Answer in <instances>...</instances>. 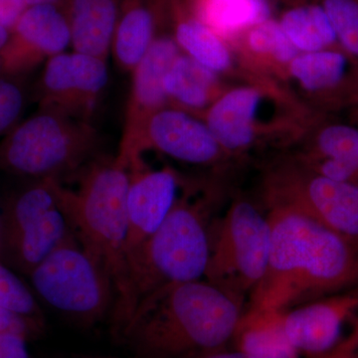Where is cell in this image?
I'll return each instance as SVG.
<instances>
[{
    "instance_id": "ab89813d",
    "label": "cell",
    "mask_w": 358,
    "mask_h": 358,
    "mask_svg": "<svg viewBox=\"0 0 358 358\" xmlns=\"http://www.w3.org/2000/svg\"><path fill=\"white\" fill-rule=\"evenodd\" d=\"M0 65H1V60H0Z\"/></svg>"
},
{
    "instance_id": "f1b7e54d",
    "label": "cell",
    "mask_w": 358,
    "mask_h": 358,
    "mask_svg": "<svg viewBox=\"0 0 358 358\" xmlns=\"http://www.w3.org/2000/svg\"><path fill=\"white\" fill-rule=\"evenodd\" d=\"M331 21L339 48L358 62V0H319Z\"/></svg>"
},
{
    "instance_id": "9a60e30c",
    "label": "cell",
    "mask_w": 358,
    "mask_h": 358,
    "mask_svg": "<svg viewBox=\"0 0 358 358\" xmlns=\"http://www.w3.org/2000/svg\"><path fill=\"white\" fill-rule=\"evenodd\" d=\"M2 50L1 64L9 72L31 69L72 46L64 8L53 4L28 6Z\"/></svg>"
},
{
    "instance_id": "2e32d148",
    "label": "cell",
    "mask_w": 358,
    "mask_h": 358,
    "mask_svg": "<svg viewBox=\"0 0 358 358\" xmlns=\"http://www.w3.org/2000/svg\"><path fill=\"white\" fill-rule=\"evenodd\" d=\"M358 310V291L333 294L282 312V327L299 353L320 357L334 350L350 315Z\"/></svg>"
},
{
    "instance_id": "4316f807",
    "label": "cell",
    "mask_w": 358,
    "mask_h": 358,
    "mask_svg": "<svg viewBox=\"0 0 358 358\" xmlns=\"http://www.w3.org/2000/svg\"><path fill=\"white\" fill-rule=\"evenodd\" d=\"M236 350L252 358H299L289 343L284 327L282 312L247 310L234 334Z\"/></svg>"
},
{
    "instance_id": "44dd1931",
    "label": "cell",
    "mask_w": 358,
    "mask_h": 358,
    "mask_svg": "<svg viewBox=\"0 0 358 358\" xmlns=\"http://www.w3.org/2000/svg\"><path fill=\"white\" fill-rule=\"evenodd\" d=\"M74 234L69 218L60 205L10 241L0 245V260L28 277L52 252Z\"/></svg>"
},
{
    "instance_id": "6da1fadb",
    "label": "cell",
    "mask_w": 358,
    "mask_h": 358,
    "mask_svg": "<svg viewBox=\"0 0 358 358\" xmlns=\"http://www.w3.org/2000/svg\"><path fill=\"white\" fill-rule=\"evenodd\" d=\"M267 270L247 310L285 312L358 287V247L312 219L270 208Z\"/></svg>"
},
{
    "instance_id": "e575fe53",
    "label": "cell",
    "mask_w": 358,
    "mask_h": 358,
    "mask_svg": "<svg viewBox=\"0 0 358 358\" xmlns=\"http://www.w3.org/2000/svg\"><path fill=\"white\" fill-rule=\"evenodd\" d=\"M200 358H252L246 353L240 352V350H233V352H227V350H219V352L210 353V355H205Z\"/></svg>"
},
{
    "instance_id": "d6986e66",
    "label": "cell",
    "mask_w": 358,
    "mask_h": 358,
    "mask_svg": "<svg viewBox=\"0 0 358 358\" xmlns=\"http://www.w3.org/2000/svg\"><path fill=\"white\" fill-rule=\"evenodd\" d=\"M167 28L182 53L223 78L236 73L240 63L232 46L197 20L183 0H169Z\"/></svg>"
},
{
    "instance_id": "30bf717a",
    "label": "cell",
    "mask_w": 358,
    "mask_h": 358,
    "mask_svg": "<svg viewBox=\"0 0 358 358\" xmlns=\"http://www.w3.org/2000/svg\"><path fill=\"white\" fill-rule=\"evenodd\" d=\"M108 60L63 52L46 61L39 84L40 106L92 122L109 81Z\"/></svg>"
},
{
    "instance_id": "5b68a950",
    "label": "cell",
    "mask_w": 358,
    "mask_h": 358,
    "mask_svg": "<svg viewBox=\"0 0 358 358\" xmlns=\"http://www.w3.org/2000/svg\"><path fill=\"white\" fill-rule=\"evenodd\" d=\"M292 95L274 80L250 77L228 87L200 117L228 157L241 155L319 119L322 113L303 110Z\"/></svg>"
},
{
    "instance_id": "7a4b0ae2",
    "label": "cell",
    "mask_w": 358,
    "mask_h": 358,
    "mask_svg": "<svg viewBox=\"0 0 358 358\" xmlns=\"http://www.w3.org/2000/svg\"><path fill=\"white\" fill-rule=\"evenodd\" d=\"M243 303L207 282H183L138 303L119 341L136 358H200L234 338Z\"/></svg>"
},
{
    "instance_id": "4dcf8cb0",
    "label": "cell",
    "mask_w": 358,
    "mask_h": 358,
    "mask_svg": "<svg viewBox=\"0 0 358 358\" xmlns=\"http://www.w3.org/2000/svg\"><path fill=\"white\" fill-rule=\"evenodd\" d=\"M45 322L26 319L15 313L0 308V334L16 333L23 334L32 341L43 334Z\"/></svg>"
},
{
    "instance_id": "f35d334b",
    "label": "cell",
    "mask_w": 358,
    "mask_h": 358,
    "mask_svg": "<svg viewBox=\"0 0 358 358\" xmlns=\"http://www.w3.org/2000/svg\"><path fill=\"white\" fill-rule=\"evenodd\" d=\"M63 358H136L133 357H113V355H72L69 357H65Z\"/></svg>"
},
{
    "instance_id": "83f0119b",
    "label": "cell",
    "mask_w": 358,
    "mask_h": 358,
    "mask_svg": "<svg viewBox=\"0 0 358 358\" xmlns=\"http://www.w3.org/2000/svg\"><path fill=\"white\" fill-rule=\"evenodd\" d=\"M0 308L26 317L45 322L44 313L33 289L0 260Z\"/></svg>"
},
{
    "instance_id": "836d02e7",
    "label": "cell",
    "mask_w": 358,
    "mask_h": 358,
    "mask_svg": "<svg viewBox=\"0 0 358 358\" xmlns=\"http://www.w3.org/2000/svg\"><path fill=\"white\" fill-rule=\"evenodd\" d=\"M327 358H358V320L352 334L341 341L331 352L324 355Z\"/></svg>"
},
{
    "instance_id": "ba28073f",
    "label": "cell",
    "mask_w": 358,
    "mask_h": 358,
    "mask_svg": "<svg viewBox=\"0 0 358 358\" xmlns=\"http://www.w3.org/2000/svg\"><path fill=\"white\" fill-rule=\"evenodd\" d=\"M270 247L268 215L250 200L238 199L217 226H211L204 280L244 305L246 294L250 296L265 275Z\"/></svg>"
},
{
    "instance_id": "e0dca14e",
    "label": "cell",
    "mask_w": 358,
    "mask_h": 358,
    "mask_svg": "<svg viewBox=\"0 0 358 358\" xmlns=\"http://www.w3.org/2000/svg\"><path fill=\"white\" fill-rule=\"evenodd\" d=\"M305 150L296 159L334 180L358 182V126L322 115L306 131Z\"/></svg>"
},
{
    "instance_id": "cb8c5ba5",
    "label": "cell",
    "mask_w": 358,
    "mask_h": 358,
    "mask_svg": "<svg viewBox=\"0 0 358 358\" xmlns=\"http://www.w3.org/2000/svg\"><path fill=\"white\" fill-rule=\"evenodd\" d=\"M274 17L300 53L339 48L319 0H275Z\"/></svg>"
},
{
    "instance_id": "d4e9b609",
    "label": "cell",
    "mask_w": 358,
    "mask_h": 358,
    "mask_svg": "<svg viewBox=\"0 0 358 358\" xmlns=\"http://www.w3.org/2000/svg\"><path fill=\"white\" fill-rule=\"evenodd\" d=\"M212 31L231 43L251 26L275 16V0H183Z\"/></svg>"
},
{
    "instance_id": "7402d4cb",
    "label": "cell",
    "mask_w": 358,
    "mask_h": 358,
    "mask_svg": "<svg viewBox=\"0 0 358 358\" xmlns=\"http://www.w3.org/2000/svg\"><path fill=\"white\" fill-rule=\"evenodd\" d=\"M121 0H66L73 51L108 60Z\"/></svg>"
},
{
    "instance_id": "484cf974",
    "label": "cell",
    "mask_w": 358,
    "mask_h": 358,
    "mask_svg": "<svg viewBox=\"0 0 358 358\" xmlns=\"http://www.w3.org/2000/svg\"><path fill=\"white\" fill-rule=\"evenodd\" d=\"M62 185L54 179L32 180L7 200L0 213V245L10 241L60 206Z\"/></svg>"
},
{
    "instance_id": "60d3db41",
    "label": "cell",
    "mask_w": 358,
    "mask_h": 358,
    "mask_svg": "<svg viewBox=\"0 0 358 358\" xmlns=\"http://www.w3.org/2000/svg\"><path fill=\"white\" fill-rule=\"evenodd\" d=\"M357 110H358V109H357ZM357 117H358V115H357Z\"/></svg>"
},
{
    "instance_id": "8d00e7d4",
    "label": "cell",
    "mask_w": 358,
    "mask_h": 358,
    "mask_svg": "<svg viewBox=\"0 0 358 358\" xmlns=\"http://www.w3.org/2000/svg\"><path fill=\"white\" fill-rule=\"evenodd\" d=\"M350 108L358 109V68L357 75H355V82H353L352 96H350Z\"/></svg>"
},
{
    "instance_id": "ffe728a7",
    "label": "cell",
    "mask_w": 358,
    "mask_h": 358,
    "mask_svg": "<svg viewBox=\"0 0 358 358\" xmlns=\"http://www.w3.org/2000/svg\"><path fill=\"white\" fill-rule=\"evenodd\" d=\"M230 45L249 76L274 81L284 80L287 67L300 53L275 17L251 26Z\"/></svg>"
},
{
    "instance_id": "ac0fdd59",
    "label": "cell",
    "mask_w": 358,
    "mask_h": 358,
    "mask_svg": "<svg viewBox=\"0 0 358 358\" xmlns=\"http://www.w3.org/2000/svg\"><path fill=\"white\" fill-rule=\"evenodd\" d=\"M169 0H121L110 55L131 74L162 29L167 27Z\"/></svg>"
},
{
    "instance_id": "8992f818",
    "label": "cell",
    "mask_w": 358,
    "mask_h": 358,
    "mask_svg": "<svg viewBox=\"0 0 358 358\" xmlns=\"http://www.w3.org/2000/svg\"><path fill=\"white\" fill-rule=\"evenodd\" d=\"M98 148L92 122L41 108L0 145V169L31 180L63 183L99 157Z\"/></svg>"
},
{
    "instance_id": "8fae6325",
    "label": "cell",
    "mask_w": 358,
    "mask_h": 358,
    "mask_svg": "<svg viewBox=\"0 0 358 358\" xmlns=\"http://www.w3.org/2000/svg\"><path fill=\"white\" fill-rule=\"evenodd\" d=\"M181 53L171 32H162L131 73V88L127 103L126 117L119 152L115 157L128 167L138 141L150 117L169 107L164 88L167 72Z\"/></svg>"
},
{
    "instance_id": "d6a6232c",
    "label": "cell",
    "mask_w": 358,
    "mask_h": 358,
    "mask_svg": "<svg viewBox=\"0 0 358 358\" xmlns=\"http://www.w3.org/2000/svg\"><path fill=\"white\" fill-rule=\"evenodd\" d=\"M27 7L24 0H0V24L13 30Z\"/></svg>"
},
{
    "instance_id": "603a6c76",
    "label": "cell",
    "mask_w": 358,
    "mask_h": 358,
    "mask_svg": "<svg viewBox=\"0 0 358 358\" xmlns=\"http://www.w3.org/2000/svg\"><path fill=\"white\" fill-rule=\"evenodd\" d=\"M169 106L201 117L228 88L223 77L181 52L167 72Z\"/></svg>"
},
{
    "instance_id": "7c38bea8",
    "label": "cell",
    "mask_w": 358,
    "mask_h": 358,
    "mask_svg": "<svg viewBox=\"0 0 358 358\" xmlns=\"http://www.w3.org/2000/svg\"><path fill=\"white\" fill-rule=\"evenodd\" d=\"M147 150L199 166H215L229 157L201 117L171 106L148 119L129 164Z\"/></svg>"
},
{
    "instance_id": "4fadbf2b",
    "label": "cell",
    "mask_w": 358,
    "mask_h": 358,
    "mask_svg": "<svg viewBox=\"0 0 358 358\" xmlns=\"http://www.w3.org/2000/svg\"><path fill=\"white\" fill-rule=\"evenodd\" d=\"M127 195L129 265L141 245L159 229L179 197L183 182L171 166L152 169L143 157L129 164ZM131 270V268H129Z\"/></svg>"
},
{
    "instance_id": "f546056e",
    "label": "cell",
    "mask_w": 358,
    "mask_h": 358,
    "mask_svg": "<svg viewBox=\"0 0 358 358\" xmlns=\"http://www.w3.org/2000/svg\"><path fill=\"white\" fill-rule=\"evenodd\" d=\"M24 106V94L11 80H0V134L17 121Z\"/></svg>"
},
{
    "instance_id": "74e56055",
    "label": "cell",
    "mask_w": 358,
    "mask_h": 358,
    "mask_svg": "<svg viewBox=\"0 0 358 358\" xmlns=\"http://www.w3.org/2000/svg\"><path fill=\"white\" fill-rule=\"evenodd\" d=\"M8 28L6 26L0 24V50H3L4 47L8 43L9 39H10V34H9Z\"/></svg>"
},
{
    "instance_id": "d590c367",
    "label": "cell",
    "mask_w": 358,
    "mask_h": 358,
    "mask_svg": "<svg viewBox=\"0 0 358 358\" xmlns=\"http://www.w3.org/2000/svg\"><path fill=\"white\" fill-rule=\"evenodd\" d=\"M27 6H41V4H53L64 8L66 0H24Z\"/></svg>"
},
{
    "instance_id": "52a82bcc",
    "label": "cell",
    "mask_w": 358,
    "mask_h": 358,
    "mask_svg": "<svg viewBox=\"0 0 358 358\" xmlns=\"http://www.w3.org/2000/svg\"><path fill=\"white\" fill-rule=\"evenodd\" d=\"M37 299L78 327L110 320L115 292L100 263L78 241L76 234L52 252L28 275Z\"/></svg>"
},
{
    "instance_id": "9c48e42d",
    "label": "cell",
    "mask_w": 358,
    "mask_h": 358,
    "mask_svg": "<svg viewBox=\"0 0 358 358\" xmlns=\"http://www.w3.org/2000/svg\"><path fill=\"white\" fill-rule=\"evenodd\" d=\"M263 192L268 209L298 212L358 247V182L327 178L293 157L271 166Z\"/></svg>"
},
{
    "instance_id": "1f68e13d",
    "label": "cell",
    "mask_w": 358,
    "mask_h": 358,
    "mask_svg": "<svg viewBox=\"0 0 358 358\" xmlns=\"http://www.w3.org/2000/svg\"><path fill=\"white\" fill-rule=\"evenodd\" d=\"M29 339L16 333L0 334V358H32L28 350Z\"/></svg>"
},
{
    "instance_id": "3957f363",
    "label": "cell",
    "mask_w": 358,
    "mask_h": 358,
    "mask_svg": "<svg viewBox=\"0 0 358 358\" xmlns=\"http://www.w3.org/2000/svg\"><path fill=\"white\" fill-rule=\"evenodd\" d=\"M76 190L61 186V206L78 241L105 268L115 292L113 336L121 338L136 310L128 259L129 173L115 155H100L77 176Z\"/></svg>"
},
{
    "instance_id": "5bb4252c",
    "label": "cell",
    "mask_w": 358,
    "mask_h": 358,
    "mask_svg": "<svg viewBox=\"0 0 358 358\" xmlns=\"http://www.w3.org/2000/svg\"><path fill=\"white\" fill-rule=\"evenodd\" d=\"M358 62L341 48L299 53L284 80L305 96L310 109L329 114L350 108Z\"/></svg>"
},
{
    "instance_id": "277c9868",
    "label": "cell",
    "mask_w": 358,
    "mask_h": 358,
    "mask_svg": "<svg viewBox=\"0 0 358 358\" xmlns=\"http://www.w3.org/2000/svg\"><path fill=\"white\" fill-rule=\"evenodd\" d=\"M186 192L129 262L136 308L159 289L204 279L210 253V208L206 199H194L190 188Z\"/></svg>"
}]
</instances>
